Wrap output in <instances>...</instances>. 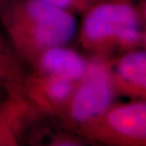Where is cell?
<instances>
[{
    "label": "cell",
    "mask_w": 146,
    "mask_h": 146,
    "mask_svg": "<svg viewBox=\"0 0 146 146\" xmlns=\"http://www.w3.org/2000/svg\"><path fill=\"white\" fill-rule=\"evenodd\" d=\"M141 24L139 9L129 0H100L84 11L79 42L94 57L109 58L141 45Z\"/></svg>",
    "instance_id": "cell-2"
},
{
    "label": "cell",
    "mask_w": 146,
    "mask_h": 146,
    "mask_svg": "<svg viewBox=\"0 0 146 146\" xmlns=\"http://www.w3.org/2000/svg\"><path fill=\"white\" fill-rule=\"evenodd\" d=\"M0 49H8V48H7V46H6L5 43H4V41H3V39H2V37H1V36H0Z\"/></svg>",
    "instance_id": "cell-13"
},
{
    "label": "cell",
    "mask_w": 146,
    "mask_h": 146,
    "mask_svg": "<svg viewBox=\"0 0 146 146\" xmlns=\"http://www.w3.org/2000/svg\"><path fill=\"white\" fill-rule=\"evenodd\" d=\"M2 19L16 54L27 62L48 48L68 45L77 31L72 13L44 0H15Z\"/></svg>",
    "instance_id": "cell-1"
},
{
    "label": "cell",
    "mask_w": 146,
    "mask_h": 146,
    "mask_svg": "<svg viewBox=\"0 0 146 146\" xmlns=\"http://www.w3.org/2000/svg\"><path fill=\"white\" fill-rule=\"evenodd\" d=\"M79 135L113 146H146V100L115 103Z\"/></svg>",
    "instance_id": "cell-4"
},
{
    "label": "cell",
    "mask_w": 146,
    "mask_h": 146,
    "mask_svg": "<svg viewBox=\"0 0 146 146\" xmlns=\"http://www.w3.org/2000/svg\"><path fill=\"white\" fill-rule=\"evenodd\" d=\"M142 45L144 46V48H146V31H143V38H142Z\"/></svg>",
    "instance_id": "cell-14"
},
{
    "label": "cell",
    "mask_w": 146,
    "mask_h": 146,
    "mask_svg": "<svg viewBox=\"0 0 146 146\" xmlns=\"http://www.w3.org/2000/svg\"><path fill=\"white\" fill-rule=\"evenodd\" d=\"M70 13H84L100 0H44Z\"/></svg>",
    "instance_id": "cell-9"
},
{
    "label": "cell",
    "mask_w": 146,
    "mask_h": 146,
    "mask_svg": "<svg viewBox=\"0 0 146 146\" xmlns=\"http://www.w3.org/2000/svg\"><path fill=\"white\" fill-rule=\"evenodd\" d=\"M26 73L16 57L8 49H0V84L8 88L20 84Z\"/></svg>",
    "instance_id": "cell-8"
},
{
    "label": "cell",
    "mask_w": 146,
    "mask_h": 146,
    "mask_svg": "<svg viewBox=\"0 0 146 146\" xmlns=\"http://www.w3.org/2000/svg\"><path fill=\"white\" fill-rule=\"evenodd\" d=\"M0 86H2V84H0ZM9 98H10V92L8 94H6V96L3 95L2 92H0V121H1L3 115L5 114L6 109H7Z\"/></svg>",
    "instance_id": "cell-11"
},
{
    "label": "cell",
    "mask_w": 146,
    "mask_h": 146,
    "mask_svg": "<svg viewBox=\"0 0 146 146\" xmlns=\"http://www.w3.org/2000/svg\"><path fill=\"white\" fill-rule=\"evenodd\" d=\"M117 92L111 60L94 57L86 75L76 83L74 90L60 119L79 135L115 104Z\"/></svg>",
    "instance_id": "cell-3"
},
{
    "label": "cell",
    "mask_w": 146,
    "mask_h": 146,
    "mask_svg": "<svg viewBox=\"0 0 146 146\" xmlns=\"http://www.w3.org/2000/svg\"><path fill=\"white\" fill-rule=\"evenodd\" d=\"M34 72L80 81L89 68L90 60L66 45L44 49L28 62Z\"/></svg>",
    "instance_id": "cell-6"
},
{
    "label": "cell",
    "mask_w": 146,
    "mask_h": 146,
    "mask_svg": "<svg viewBox=\"0 0 146 146\" xmlns=\"http://www.w3.org/2000/svg\"><path fill=\"white\" fill-rule=\"evenodd\" d=\"M77 82L34 72L26 74L19 84L9 90L23 99L33 112L60 118Z\"/></svg>",
    "instance_id": "cell-5"
},
{
    "label": "cell",
    "mask_w": 146,
    "mask_h": 146,
    "mask_svg": "<svg viewBox=\"0 0 146 146\" xmlns=\"http://www.w3.org/2000/svg\"><path fill=\"white\" fill-rule=\"evenodd\" d=\"M139 11H141L142 23H144V24L146 25V0L143 1V4H142L141 8L139 9Z\"/></svg>",
    "instance_id": "cell-12"
},
{
    "label": "cell",
    "mask_w": 146,
    "mask_h": 146,
    "mask_svg": "<svg viewBox=\"0 0 146 146\" xmlns=\"http://www.w3.org/2000/svg\"><path fill=\"white\" fill-rule=\"evenodd\" d=\"M111 69L119 95L146 100V48L122 52L111 60Z\"/></svg>",
    "instance_id": "cell-7"
},
{
    "label": "cell",
    "mask_w": 146,
    "mask_h": 146,
    "mask_svg": "<svg viewBox=\"0 0 146 146\" xmlns=\"http://www.w3.org/2000/svg\"><path fill=\"white\" fill-rule=\"evenodd\" d=\"M51 145H84V141L81 139V136H73L68 133L57 134L51 139Z\"/></svg>",
    "instance_id": "cell-10"
}]
</instances>
